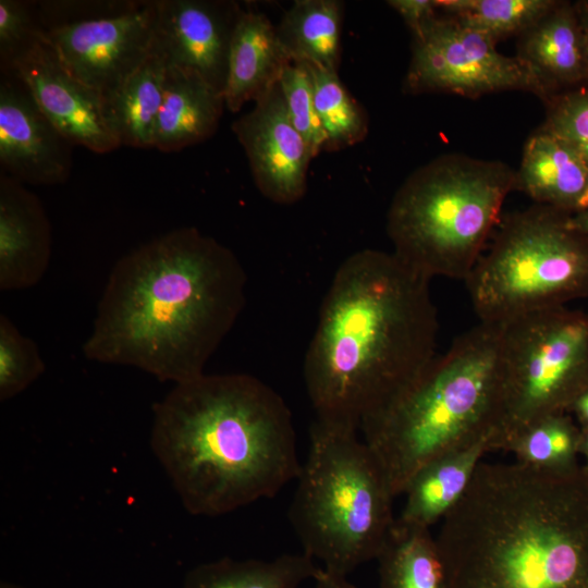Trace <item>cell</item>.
Here are the masks:
<instances>
[{
	"label": "cell",
	"instance_id": "obj_7",
	"mask_svg": "<svg viewBox=\"0 0 588 588\" xmlns=\"http://www.w3.org/2000/svg\"><path fill=\"white\" fill-rule=\"evenodd\" d=\"M357 430L316 418L289 510L304 553L343 576L377 559L395 520L385 476Z\"/></svg>",
	"mask_w": 588,
	"mask_h": 588
},
{
	"label": "cell",
	"instance_id": "obj_28",
	"mask_svg": "<svg viewBox=\"0 0 588 588\" xmlns=\"http://www.w3.org/2000/svg\"><path fill=\"white\" fill-rule=\"evenodd\" d=\"M580 427L567 414L547 417L516 436L504 452L516 462L549 470L578 466Z\"/></svg>",
	"mask_w": 588,
	"mask_h": 588
},
{
	"label": "cell",
	"instance_id": "obj_4",
	"mask_svg": "<svg viewBox=\"0 0 588 588\" xmlns=\"http://www.w3.org/2000/svg\"><path fill=\"white\" fill-rule=\"evenodd\" d=\"M149 444L195 516L272 498L302 467L285 401L247 373H204L174 384L152 407Z\"/></svg>",
	"mask_w": 588,
	"mask_h": 588
},
{
	"label": "cell",
	"instance_id": "obj_8",
	"mask_svg": "<svg viewBox=\"0 0 588 588\" xmlns=\"http://www.w3.org/2000/svg\"><path fill=\"white\" fill-rule=\"evenodd\" d=\"M535 204L501 222L465 280L480 322L504 323L588 296V236Z\"/></svg>",
	"mask_w": 588,
	"mask_h": 588
},
{
	"label": "cell",
	"instance_id": "obj_27",
	"mask_svg": "<svg viewBox=\"0 0 588 588\" xmlns=\"http://www.w3.org/2000/svg\"><path fill=\"white\" fill-rule=\"evenodd\" d=\"M558 0H437L441 14L479 32L495 42L520 35Z\"/></svg>",
	"mask_w": 588,
	"mask_h": 588
},
{
	"label": "cell",
	"instance_id": "obj_6",
	"mask_svg": "<svg viewBox=\"0 0 588 588\" xmlns=\"http://www.w3.org/2000/svg\"><path fill=\"white\" fill-rule=\"evenodd\" d=\"M515 170L502 161L441 155L413 171L387 216L393 254L431 280H466L500 222Z\"/></svg>",
	"mask_w": 588,
	"mask_h": 588
},
{
	"label": "cell",
	"instance_id": "obj_36",
	"mask_svg": "<svg viewBox=\"0 0 588 588\" xmlns=\"http://www.w3.org/2000/svg\"><path fill=\"white\" fill-rule=\"evenodd\" d=\"M574 4L581 27L586 52L588 57V0H579L574 2Z\"/></svg>",
	"mask_w": 588,
	"mask_h": 588
},
{
	"label": "cell",
	"instance_id": "obj_9",
	"mask_svg": "<svg viewBox=\"0 0 588 588\" xmlns=\"http://www.w3.org/2000/svg\"><path fill=\"white\" fill-rule=\"evenodd\" d=\"M499 406L489 451L569 412L588 390V315L565 306L501 323Z\"/></svg>",
	"mask_w": 588,
	"mask_h": 588
},
{
	"label": "cell",
	"instance_id": "obj_30",
	"mask_svg": "<svg viewBox=\"0 0 588 588\" xmlns=\"http://www.w3.org/2000/svg\"><path fill=\"white\" fill-rule=\"evenodd\" d=\"M279 85L289 118L306 142L313 157L324 151L323 133L314 98L309 70L304 62H290L283 70Z\"/></svg>",
	"mask_w": 588,
	"mask_h": 588
},
{
	"label": "cell",
	"instance_id": "obj_13",
	"mask_svg": "<svg viewBox=\"0 0 588 588\" xmlns=\"http://www.w3.org/2000/svg\"><path fill=\"white\" fill-rule=\"evenodd\" d=\"M232 131L245 150L254 182L266 198L281 205L303 198L314 157L289 118L279 83L233 122Z\"/></svg>",
	"mask_w": 588,
	"mask_h": 588
},
{
	"label": "cell",
	"instance_id": "obj_17",
	"mask_svg": "<svg viewBox=\"0 0 588 588\" xmlns=\"http://www.w3.org/2000/svg\"><path fill=\"white\" fill-rule=\"evenodd\" d=\"M517 37L516 57L535 77L543 102L588 86V57L574 2L558 0Z\"/></svg>",
	"mask_w": 588,
	"mask_h": 588
},
{
	"label": "cell",
	"instance_id": "obj_10",
	"mask_svg": "<svg viewBox=\"0 0 588 588\" xmlns=\"http://www.w3.org/2000/svg\"><path fill=\"white\" fill-rule=\"evenodd\" d=\"M403 90L414 95L449 93L473 99L507 90L541 96L522 60L500 53L493 39L440 12L413 35Z\"/></svg>",
	"mask_w": 588,
	"mask_h": 588
},
{
	"label": "cell",
	"instance_id": "obj_33",
	"mask_svg": "<svg viewBox=\"0 0 588 588\" xmlns=\"http://www.w3.org/2000/svg\"><path fill=\"white\" fill-rule=\"evenodd\" d=\"M387 3L402 16L413 35L439 15L437 0H390Z\"/></svg>",
	"mask_w": 588,
	"mask_h": 588
},
{
	"label": "cell",
	"instance_id": "obj_39",
	"mask_svg": "<svg viewBox=\"0 0 588 588\" xmlns=\"http://www.w3.org/2000/svg\"><path fill=\"white\" fill-rule=\"evenodd\" d=\"M0 588H24V587L13 584V583H9V581H1Z\"/></svg>",
	"mask_w": 588,
	"mask_h": 588
},
{
	"label": "cell",
	"instance_id": "obj_20",
	"mask_svg": "<svg viewBox=\"0 0 588 588\" xmlns=\"http://www.w3.org/2000/svg\"><path fill=\"white\" fill-rule=\"evenodd\" d=\"M224 108L222 94L205 79L194 72L168 65L154 148L173 152L210 138Z\"/></svg>",
	"mask_w": 588,
	"mask_h": 588
},
{
	"label": "cell",
	"instance_id": "obj_23",
	"mask_svg": "<svg viewBox=\"0 0 588 588\" xmlns=\"http://www.w3.org/2000/svg\"><path fill=\"white\" fill-rule=\"evenodd\" d=\"M343 7L339 0L293 2L277 26L279 40L292 62L338 71Z\"/></svg>",
	"mask_w": 588,
	"mask_h": 588
},
{
	"label": "cell",
	"instance_id": "obj_18",
	"mask_svg": "<svg viewBox=\"0 0 588 588\" xmlns=\"http://www.w3.org/2000/svg\"><path fill=\"white\" fill-rule=\"evenodd\" d=\"M536 204L574 215L588 207V163L539 126L526 140L515 186Z\"/></svg>",
	"mask_w": 588,
	"mask_h": 588
},
{
	"label": "cell",
	"instance_id": "obj_31",
	"mask_svg": "<svg viewBox=\"0 0 588 588\" xmlns=\"http://www.w3.org/2000/svg\"><path fill=\"white\" fill-rule=\"evenodd\" d=\"M542 127L554 134L588 163V86L556 95L546 102Z\"/></svg>",
	"mask_w": 588,
	"mask_h": 588
},
{
	"label": "cell",
	"instance_id": "obj_26",
	"mask_svg": "<svg viewBox=\"0 0 588 588\" xmlns=\"http://www.w3.org/2000/svg\"><path fill=\"white\" fill-rule=\"evenodd\" d=\"M314 86L316 110L326 135L324 151H339L365 139L369 119L350 94L338 71L306 63Z\"/></svg>",
	"mask_w": 588,
	"mask_h": 588
},
{
	"label": "cell",
	"instance_id": "obj_37",
	"mask_svg": "<svg viewBox=\"0 0 588 588\" xmlns=\"http://www.w3.org/2000/svg\"><path fill=\"white\" fill-rule=\"evenodd\" d=\"M572 224L588 236V207L571 216Z\"/></svg>",
	"mask_w": 588,
	"mask_h": 588
},
{
	"label": "cell",
	"instance_id": "obj_35",
	"mask_svg": "<svg viewBox=\"0 0 588 588\" xmlns=\"http://www.w3.org/2000/svg\"><path fill=\"white\" fill-rule=\"evenodd\" d=\"M569 412L575 414L581 429L588 428V390L574 402Z\"/></svg>",
	"mask_w": 588,
	"mask_h": 588
},
{
	"label": "cell",
	"instance_id": "obj_29",
	"mask_svg": "<svg viewBox=\"0 0 588 588\" xmlns=\"http://www.w3.org/2000/svg\"><path fill=\"white\" fill-rule=\"evenodd\" d=\"M46 369L37 344L23 335L10 318L0 315V401L15 397Z\"/></svg>",
	"mask_w": 588,
	"mask_h": 588
},
{
	"label": "cell",
	"instance_id": "obj_5",
	"mask_svg": "<svg viewBox=\"0 0 588 588\" xmlns=\"http://www.w3.org/2000/svg\"><path fill=\"white\" fill-rule=\"evenodd\" d=\"M501 324L479 322L362 420L393 497L427 464L490 437L501 368Z\"/></svg>",
	"mask_w": 588,
	"mask_h": 588
},
{
	"label": "cell",
	"instance_id": "obj_11",
	"mask_svg": "<svg viewBox=\"0 0 588 588\" xmlns=\"http://www.w3.org/2000/svg\"><path fill=\"white\" fill-rule=\"evenodd\" d=\"M155 20V0L138 1L118 14L40 32L64 68L106 101L151 52Z\"/></svg>",
	"mask_w": 588,
	"mask_h": 588
},
{
	"label": "cell",
	"instance_id": "obj_32",
	"mask_svg": "<svg viewBox=\"0 0 588 588\" xmlns=\"http://www.w3.org/2000/svg\"><path fill=\"white\" fill-rule=\"evenodd\" d=\"M34 4L22 0H0V61L7 69L39 37Z\"/></svg>",
	"mask_w": 588,
	"mask_h": 588
},
{
	"label": "cell",
	"instance_id": "obj_21",
	"mask_svg": "<svg viewBox=\"0 0 588 588\" xmlns=\"http://www.w3.org/2000/svg\"><path fill=\"white\" fill-rule=\"evenodd\" d=\"M489 442L490 437L485 438L422 467L403 492L405 503L396 520L428 529L442 520L466 492L481 458L490 452Z\"/></svg>",
	"mask_w": 588,
	"mask_h": 588
},
{
	"label": "cell",
	"instance_id": "obj_2",
	"mask_svg": "<svg viewBox=\"0 0 588 588\" xmlns=\"http://www.w3.org/2000/svg\"><path fill=\"white\" fill-rule=\"evenodd\" d=\"M429 282L392 252L367 248L343 260L304 359L316 418L359 429L436 356Z\"/></svg>",
	"mask_w": 588,
	"mask_h": 588
},
{
	"label": "cell",
	"instance_id": "obj_14",
	"mask_svg": "<svg viewBox=\"0 0 588 588\" xmlns=\"http://www.w3.org/2000/svg\"><path fill=\"white\" fill-rule=\"evenodd\" d=\"M154 48L168 65L196 73L223 93L233 29L242 8L230 1L155 0Z\"/></svg>",
	"mask_w": 588,
	"mask_h": 588
},
{
	"label": "cell",
	"instance_id": "obj_34",
	"mask_svg": "<svg viewBox=\"0 0 588 588\" xmlns=\"http://www.w3.org/2000/svg\"><path fill=\"white\" fill-rule=\"evenodd\" d=\"M346 577L347 576L328 572L320 566L314 580L316 588H357L351 584Z\"/></svg>",
	"mask_w": 588,
	"mask_h": 588
},
{
	"label": "cell",
	"instance_id": "obj_19",
	"mask_svg": "<svg viewBox=\"0 0 588 588\" xmlns=\"http://www.w3.org/2000/svg\"><path fill=\"white\" fill-rule=\"evenodd\" d=\"M292 62L277 26L261 12L241 10L231 37L228 73L222 93L225 108L238 112L279 83Z\"/></svg>",
	"mask_w": 588,
	"mask_h": 588
},
{
	"label": "cell",
	"instance_id": "obj_1",
	"mask_svg": "<svg viewBox=\"0 0 588 588\" xmlns=\"http://www.w3.org/2000/svg\"><path fill=\"white\" fill-rule=\"evenodd\" d=\"M246 281L237 257L213 237L192 226L169 231L115 262L83 354L161 382L193 380L242 313Z\"/></svg>",
	"mask_w": 588,
	"mask_h": 588
},
{
	"label": "cell",
	"instance_id": "obj_16",
	"mask_svg": "<svg viewBox=\"0 0 588 588\" xmlns=\"http://www.w3.org/2000/svg\"><path fill=\"white\" fill-rule=\"evenodd\" d=\"M51 243V225L40 199L1 171L0 290L36 285L48 269Z\"/></svg>",
	"mask_w": 588,
	"mask_h": 588
},
{
	"label": "cell",
	"instance_id": "obj_12",
	"mask_svg": "<svg viewBox=\"0 0 588 588\" xmlns=\"http://www.w3.org/2000/svg\"><path fill=\"white\" fill-rule=\"evenodd\" d=\"M1 72L13 74L25 85L42 113L72 145L95 154L121 146L110 125L105 99L64 68L41 32Z\"/></svg>",
	"mask_w": 588,
	"mask_h": 588
},
{
	"label": "cell",
	"instance_id": "obj_3",
	"mask_svg": "<svg viewBox=\"0 0 588 588\" xmlns=\"http://www.w3.org/2000/svg\"><path fill=\"white\" fill-rule=\"evenodd\" d=\"M436 538L448 588H588V469L481 462Z\"/></svg>",
	"mask_w": 588,
	"mask_h": 588
},
{
	"label": "cell",
	"instance_id": "obj_22",
	"mask_svg": "<svg viewBox=\"0 0 588 588\" xmlns=\"http://www.w3.org/2000/svg\"><path fill=\"white\" fill-rule=\"evenodd\" d=\"M167 66L163 57L152 46L139 68L106 100L108 119L121 146L154 147Z\"/></svg>",
	"mask_w": 588,
	"mask_h": 588
},
{
	"label": "cell",
	"instance_id": "obj_25",
	"mask_svg": "<svg viewBox=\"0 0 588 588\" xmlns=\"http://www.w3.org/2000/svg\"><path fill=\"white\" fill-rule=\"evenodd\" d=\"M376 560L381 588H448L438 543L428 528L395 518Z\"/></svg>",
	"mask_w": 588,
	"mask_h": 588
},
{
	"label": "cell",
	"instance_id": "obj_24",
	"mask_svg": "<svg viewBox=\"0 0 588 588\" xmlns=\"http://www.w3.org/2000/svg\"><path fill=\"white\" fill-rule=\"evenodd\" d=\"M319 568L304 552L269 561L222 558L193 567L182 588H299L314 579Z\"/></svg>",
	"mask_w": 588,
	"mask_h": 588
},
{
	"label": "cell",
	"instance_id": "obj_38",
	"mask_svg": "<svg viewBox=\"0 0 588 588\" xmlns=\"http://www.w3.org/2000/svg\"><path fill=\"white\" fill-rule=\"evenodd\" d=\"M579 455H583V465L588 469V428H580Z\"/></svg>",
	"mask_w": 588,
	"mask_h": 588
},
{
	"label": "cell",
	"instance_id": "obj_15",
	"mask_svg": "<svg viewBox=\"0 0 588 588\" xmlns=\"http://www.w3.org/2000/svg\"><path fill=\"white\" fill-rule=\"evenodd\" d=\"M13 74L0 78V163L2 172L34 185L65 182L71 147Z\"/></svg>",
	"mask_w": 588,
	"mask_h": 588
}]
</instances>
